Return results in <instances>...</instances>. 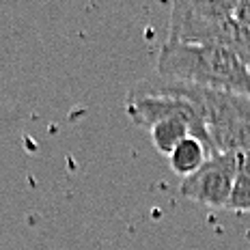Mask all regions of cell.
<instances>
[{
  "instance_id": "6da1fadb",
  "label": "cell",
  "mask_w": 250,
  "mask_h": 250,
  "mask_svg": "<svg viewBox=\"0 0 250 250\" xmlns=\"http://www.w3.org/2000/svg\"><path fill=\"white\" fill-rule=\"evenodd\" d=\"M155 74L211 91L250 97V67L235 52L218 45L166 41L155 61Z\"/></svg>"
},
{
  "instance_id": "7a4b0ae2",
  "label": "cell",
  "mask_w": 250,
  "mask_h": 250,
  "mask_svg": "<svg viewBox=\"0 0 250 250\" xmlns=\"http://www.w3.org/2000/svg\"><path fill=\"white\" fill-rule=\"evenodd\" d=\"M235 7L237 0H177L166 41L227 48L250 67V30L233 18Z\"/></svg>"
},
{
  "instance_id": "3957f363",
  "label": "cell",
  "mask_w": 250,
  "mask_h": 250,
  "mask_svg": "<svg viewBox=\"0 0 250 250\" xmlns=\"http://www.w3.org/2000/svg\"><path fill=\"white\" fill-rule=\"evenodd\" d=\"M239 166H242V153L239 151L211 153L209 160L194 175L181 179L179 184L181 196L207 207L227 209L239 173Z\"/></svg>"
},
{
  "instance_id": "277c9868",
  "label": "cell",
  "mask_w": 250,
  "mask_h": 250,
  "mask_svg": "<svg viewBox=\"0 0 250 250\" xmlns=\"http://www.w3.org/2000/svg\"><path fill=\"white\" fill-rule=\"evenodd\" d=\"M125 112L136 125L149 129L151 125H155L162 119L168 117H181L186 121H190L192 129H194V138H199L209 153H213L211 149V140L207 125L203 121V117L199 114L194 106H192L184 97H175V95H164V93H136L129 91L125 97Z\"/></svg>"
},
{
  "instance_id": "5b68a950",
  "label": "cell",
  "mask_w": 250,
  "mask_h": 250,
  "mask_svg": "<svg viewBox=\"0 0 250 250\" xmlns=\"http://www.w3.org/2000/svg\"><path fill=\"white\" fill-rule=\"evenodd\" d=\"M209 155H211L209 149H207L199 138L188 136L186 140H181V143L177 145V149L168 155V164L175 175L186 179V177L194 175L196 170L209 160Z\"/></svg>"
},
{
  "instance_id": "8992f818",
  "label": "cell",
  "mask_w": 250,
  "mask_h": 250,
  "mask_svg": "<svg viewBox=\"0 0 250 250\" xmlns=\"http://www.w3.org/2000/svg\"><path fill=\"white\" fill-rule=\"evenodd\" d=\"M149 136H151L153 147L158 149L162 155L168 158V155L177 149V145H179L181 140H186L188 136H194V129H192L190 121H186V119L168 117V119L158 121L155 125H151Z\"/></svg>"
},
{
  "instance_id": "52a82bcc",
  "label": "cell",
  "mask_w": 250,
  "mask_h": 250,
  "mask_svg": "<svg viewBox=\"0 0 250 250\" xmlns=\"http://www.w3.org/2000/svg\"><path fill=\"white\" fill-rule=\"evenodd\" d=\"M233 18L237 20L239 26H244L246 30H250V0H239Z\"/></svg>"
}]
</instances>
